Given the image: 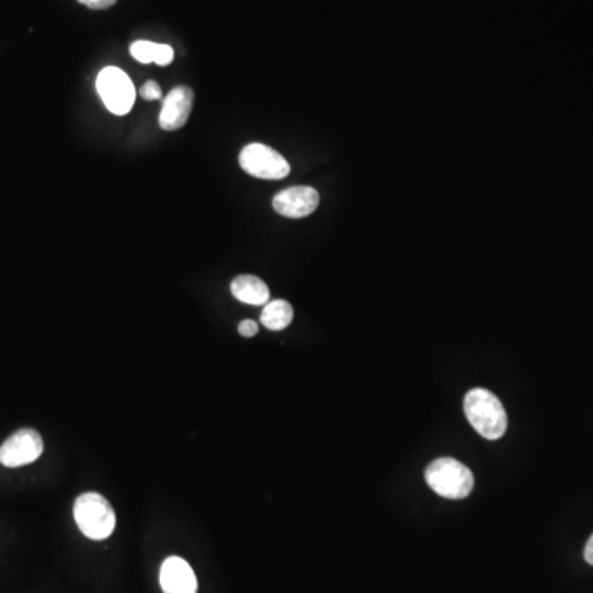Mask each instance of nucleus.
<instances>
[{
	"label": "nucleus",
	"mask_w": 593,
	"mask_h": 593,
	"mask_svg": "<svg viewBox=\"0 0 593 593\" xmlns=\"http://www.w3.org/2000/svg\"><path fill=\"white\" fill-rule=\"evenodd\" d=\"M463 409L468 422L477 430L481 437L488 440H498L505 435L508 427V416L505 407L495 394L488 389H472L465 396Z\"/></svg>",
	"instance_id": "1"
},
{
	"label": "nucleus",
	"mask_w": 593,
	"mask_h": 593,
	"mask_svg": "<svg viewBox=\"0 0 593 593\" xmlns=\"http://www.w3.org/2000/svg\"><path fill=\"white\" fill-rule=\"evenodd\" d=\"M75 521L81 533L93 541H104L114 533L116 513L106 498L99 493H85L75 501Z\"/></svg>",
	"instance_id": "2"
},
{
	"label": "nucleus",
	"mask_w": 593,
	"mask_h": 593,
	"mask_svg": "<svg viewBox=\"0 0 593 593\" xmlns=\"http://www.w3.org/2000/svg\"><path fill=\"white\" fill-rule=\"evenodd\" d=\"M425 481L437 495L449 500H463L472 493L473 473L463 463L453 458H439L425 470Z\"/></svg>",
	"instance_id": "3"
},
{
	"label": "nucleus",
	"mask_w": 593,
	"mask_h": 593,
	"mask_svg": "<svg viewBox=\"0 0 593 593\" xmlns=\"http://www.w3.org/2000/svg\"><path fill=\"white\" fill-rule=\"evenodd\" d=\"M99 96L103 99L104 106L116 114V116H126L131 113L136 101V88L131 78L116 66L104 68L96 80Z\"/></svg>",
	"instance_id": "4"
},
{
	"label": "nucleus",
	"mask_w": 593,
	"mask_h": 593,
	"mask_svg": "<svg viewBox=\"0 0 593 593\" xmlns=\"http://www.w3.org/2000/svg\"><path fill=\"white\" fill-rule=\"evenodd\" d=\"M239 165L244 172L262 180H282L290 173L284 155L266 144H249L239 154Z\"/></svg>",
	"instance_id": "5"
},
{
	"label": "nucleus",
	"mask_w": 593,
	"mask_h": 593,
	"mask_svg": "<svg viewBox=\"0 0 593 593\" xmlns=\"http://www.w3.org/2000/svg\"><path fill=\"white\" fill-rule=\"evenodd\" d=\"M42 453V435L37 430L20 429L0 447V463L9 468L24 467L42 457Z\"/></svg>",
	"instance_id": "6"
},
{
	"label": "nucleus",
	"mask_w": 593,
	"mask_h": 593,
	"mask_svg": "<svg viewBox=\"0 0 593 593\" xmlns=\"http://www.w3.org/2000/svg\"><path fill=\"white\" fill-rule=\"evenodd\" d=\"M320 203V195L312 187H292L277 193L272 206L279 215L287 218H304L312 215Z\"/></svg>",
	"instance_id": "7"
},
{
	"label": "nucleus",
	"mask_w": 593,
	"mask_h": 593,
	"mask_svg": "<svg viewBox=\"0 0 593 593\" xmlns=\"http://www.w3.org/2000/svg\"><path fill=\"white\" fill-rule=\"evenodd\" d=\"M195 94L188 86H177L173 88L167 98L164 99V106L160 111L159 124L164 131H178L185 126L188 117L192 114Z\"/></svg>",
	"instance_id": "8"
},
{
	"label": "nucleus",
	"mask_w": 593,
	"mask_h": 593,
	"mask_svg": "<svg viewBox=\"0 0 593 593\" xmlns=\"http://www.w3.org/2000/svg\"><path fill=\"white\" fill-rule=\"evenodd\" d=\"M160 587L164 593H197V575L182 557H169L160 569Z\"/></svg>",
	"instance_id": "9"
},
{
	"label": "nucleus",
	"mask_w": 593,
	"mask_h": 593,
	"mask_svg": "<svg viewBox=\"0 0 593 593\" xmlns=\"http://www.w3.org/2000/svg\"><path fill=\"white\" fill-rule=\"evenodd\" d=\"M231 294L234 299L249 305H266L271 297L266 282L248 274L238 276L231 282Z\"/></svg>",
	"instance_id": "10"
},
{
	"label": "nucleus",
	"mask_w": 593,
	"mask_h": 593,
	"mask_svg": "<svg viewBox=\"0 0 593 593\" xmlns=\"http://www.w3.org/2000/svg\"><path fill=\"white\" fill-rule=\"evenodd\" d=\"M294 320V309L287 300H272L264 305L261 313V322L264 327L272 332H281L289 327Z\"/></svg>",
	"instance_id": "11"
},
{
	"label": "nucleus",
	"mask_w": 593,
	"mask_h": 593,
	"mask_svg": "<svg viewBox=\"0 0 593 593\" xmlns=\"http://www.w3.org/2000/svg\"><path fill=\"white\" fill-rule=\"evenodd\" d=\"M157 52H159V43L139 40V42H134L131 45L132 57L136 58L139 63H144V65L155 63L157 61Z\"/></svg>",
	"instance_id": "12"
},
{
	"label": "nucleus",
	"mask_w": 593,
	"mask_h": 593,
	"mask_svg": "<svg viewBox=\"0 0 593 593\" xmlns=\"http://www.w3.org/2000/svg\"><path fill=\"white\" fill-rule=\"evenodd\" d=\"M142 98L147 99V101H157V99L162 98V88H160L159 83H155V81H147L144 86H142L141 91Z\"/></svg>",
	"instance_id": "13"
},
{
	"label": "nucleus",
	"mask_w": 593,
	"mask_h": 593,
	"mask_svg": "<svg viewBox=\"0 0 593 593\" xmlns=\"http://www.w3.org/2000/svg\"><path fill=\"white\" fill-rule=\"evenodd\" d=\"M173 61V48L169 45H159V52H157V65L167 66Z\"/></svg>",
	"instance_id": "14"
},
{
	"label": "nucleus",
	"mask_w": 593,
	"mask_h": 593,
	"mask_svg": "<svg viewBox=\"0 0 593 593\" xmlns=\"http://www.w3.org/2000/svg\"><path fill=\"white\" fill-rule=\"evenodd\" d=\"M238 332L243 335V337L251 338L254 335H257L259 332V327H257V323L254 320H243V322L239 323Z\"/></svg>",
	"instance_id": "15"
},
{
	"label": "nucleus",
	"mask_w": 593,
	"mask_h": 593,
	"mask_svg": "<svg viewBox=\"0 0 593 593\" xmlns=\"http://www.w3.org/2000/svg\"><path fill=\"white\" fill-rule=\"evenodd\" d=\"M80 4L86 5L89 9L104 10L113 7L117 0H78Z\"/></svg>",
	"instance_id": "16"
},
{
	"label": "nucleus",
	"mask_w": 593,
	"mask_h": 593,
	"mask_svg": "<svg viewBox=\"0 0 593 593\" xmlns=\"http://www.w3.org/2000/svg\"><path fill=\"white\" fill-rule=\"evenodd\" d=\"M584 556L585 561L589 562L590 565H593V534L590 536L587 546H585Z\"/></svg>",
	"instance_id": "17"
}]
</instances>
